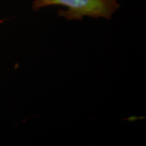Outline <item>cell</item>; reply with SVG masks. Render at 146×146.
<instances>
[{"label":"cell","instance_id":"cell-1","mask_svg":"<svg viewBox=\"0 0 146 146\" xmlns=\"http://www.w3.org/2000/svg\"><path fill=\"white\" fill-rule=\"evenodd\" d=\"M64 5L68 10L58 14L68 20H82L83 16L110 19L119 8L116 0H35L33 8L38 10L50 5Z\"/></svg>","mask_w":146,"mask_h":146}]
</instances>
